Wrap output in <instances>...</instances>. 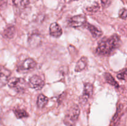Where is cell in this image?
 Segmentation results:
<instances>
[{
	"label": "cell",
	"instance_id": "obj_7",
	"mask_svg": "<svg viewBox=\"0 0 127 126\" xmlns=\"http://www.w3.org/2000/svg\"><path fill=\"white\" fill-rule=\"evenodd\" d=\"M37 66V63L32 58H27L18 67V71L26 72L34 69Z\"/></svg>",
	"mask_w": 127,
	"mask_h": 126
},
{
	"label": "cell",
	"instance_id": "obj_14",
	"mask_svg": "<svg viewBox=\"0 0 127 126\" xmlns=\"http://www.w3.org/2000/svg\"><path fill=\"white\" fill-rule=\"evenodd\" d=\"M15 32H16V29L14 26H9L4 30L3 35L7 39H12L15 35Z\"/></svg>",
	"mask_w": 127,
	"mask_h": 126
},
{
	"label": "cell",
	"instance_id": "obj_3",
	"mask_svg": "<svg viewBox=\"0 0 127 126\" xmlns=\"http://www.w3.org/2000/svg\"><path fill=\"white\" fill-rule=\"evenodd\" d=\"M7 84L10 88H14L15 90L19 93L24 91L27 86L26 80L22 78H11L9 80Z\"/></svg>",
	"mask_w": 127,
	"mask_h": 126
},
{
	"label": "cell",
	"instance_id": "obj_6",
	"mask_svg": "<svg viewBox=\"0 0 127 126\" xmlns=\"http://www.w3.org/2000/svg\"><path fill=\"white\" fill-rule=\"evenodd\" d=\"M29 85L30 87L35 90H40L44 86L45 82L40 76L34 75L31 77L29 81Z\"/></svg>",
	"mask_w": 127,
	"mask_h": 126
},
{
	"label": "cell",
	"instance_id": "obj_15",
	"mask_svg": "<svg viewBox=\"0 0 127 126\" xmlns=\"http://www.w3.org/2000/svg\"><path fill=\"white\" fill-rule=\"evenodd\" d=\"M48 101V98L43 94L38 95L37 100V105L39 108H43L47 105Z\"/></svg>",
	"mask_w": 127,
	"mask_h": 126
},
{
	"label": "cell",
	"instance_id": "obj_11",
	"mask_svg": "<svg viewBox=\"0 0 127 126\" xmlns=\"http://www.w3.org/2000/svg\"><path fill=\"white\" fill-rule=\"evenodd\" d=\"M11 75V72L8 69L2 67L1 69V80H0V83H1V87H2L4 85L7 84L9 80V77Z\"/></svg>",
	"mask_w": 127,
	"mask_h": 126
},
{
	"label": "cell",
	"instance_id": "obj_18",
	"mask_svg": "<svg viewBox=\"0 0 127 126\" xmlns=\"http://www.w3.org/2000/svg\"><path fill=\"white\" fill-rule=\"evenodd\" d=\"M117 78L120 80H124L127 79V69H124L122 71H120L117 75Z\"/></svg>",
	"mask_w": 127,
	"mask_h": 126
},
{
	"label": "cell",
	"instance_id": "obj_5",
	"mask_svg": "<svg viewBox=\"0 0 127 126\" xmlns=\"http://www.w3.org/2000/svg\"><path fill=\"white\" fill-rule=\"evenodd\" d=\"M93 85L90 83H85L84 84V88H83V95L79 98V101L81 104H85L87 103L91 96L93 93Z\"/></svg>",
	"mask_w": 127,
	"mask_h": 126
},
{
	"label": "cell",
	"instance_id": "obj_13",
	"mask_svg": "<svg viewBox=\"0 0 127 126\" xmlns=\"http://www.w3.org/2000/svg\"><path fill=\"white\" fill-rule=\"evenodd\" d=\"M14 6L20 9L26 8L30 4L29 0H12Z\"/></svg>",
	"mask_w": 127,
	"mask_h": 126
},
{
	"label": "cell",
	"instance_id": "obj_12",
	"mask_svg": "<svg viewBox=\"0 0 127 126\" xmlns=\"http://www.w3.org/2000/svg\"><path fill=\"white\" fill-rule=\"evenodd\" d=\"M88 58H87L86 57L84 56L81 57V58H80V59L77 62L74 70H75V71L77 72L82 71V70L85 69V68L86 67L87 65H88Z\"/></svg>",
	"mask_w": 127,
	"mask_h": 126
},
{
	"label": "cell",
	"instance_id": "obj_10",
	"mask_svg": "<svg viewBox=\"0 0 127 126\" xmlns=\"http://www.w3.org/2000/svg\"><path fill=\"white\" fill-rule=\"evenodd\" d=\"M84 25H85L86 28L91 32L92 36H93L94 38H95V39L99 38L102 35V32L100 29L97 28L95 26L88 23H86Z\"/></svg>",
	"mask_w": 127,
	"mask_h": 126
},
{
	"label": "cell",
	"instance_id": "obj_8",
	"mask_svg": "<svg viewBox=\"0 0 127 126\" xmlns=\"http://www.w3.org/2000/svg\"><path fill=\"white\" fill-rule=\"evenodd\" d=\"M42 42V38L39 33H33L28 38V44L30 47L35 48L39 46Z\"/></svg>",
	"mask_w": 127,
	"mask_h": 126
},
{
	"label": "cell",
	"instance_id": "obj_17",
	"mask_svg": "<svg viewBox=\"0 0 127 126\" xmlns=\"http://www.w3.org/2000/svg\"><path fill=\"white\" fill-rule=\"evenodd\" d=\"M14 113L17 119H22L24 117H27L29 116L27 111L22 109H14Z\"/></svg>",
	"mask_w": 127,
	"mask_h": 126
},
{
	"label": "cell",
	"instance_id": "obj_9",
	"mask_svg": "<svg viewBox=\"0 0 127 126\" xmlns=\"http://www.w3.org/2000/svg\"><path fill=\"white\" fill-rule=\"evenodd\" d=\"M49 33L52 37L55 38H59L63 33V31L58 23L53 22L50 25Z\"/></svg>",
	"mask_w": 127,
	"mask_h": 126
},
{
	"label": "cell",
	"instance_id": "obj_20",
	"mask_svg": "<svg viewBox=\"0 0 127 126\" xmlns=\"http://www.w3.org/2000/svg\"><path fill=\"white\" fill-rule=\"evenodd\" d=\"M102 6L105 8L109 7V5L111 3V0H100Z\"/></svg>",
	"mask_w": 127,
	"mask_h": 126
},
{
	"label": "cell",
	"instance_id": "obj_16",
	"mask_svg": "<svg viewBox=\"0 0 127 126\" xmlns=\"http://www.w3.org/2000/svg\"><path fill=\"white\" fill-rule=\"evenodd\" d=\"M104 77H105V80L107 81V82L108 84H109L110 85H112V86H115L116 88H119V85L118 84V83L117 82L116 80H115L114 77L112 76V75L109 73H105L104 74Z\"/></svg>",
	"mask_w": 127,
	"mask_h": 126
},
{
	"label": "cell",
	"instance_id": "obj_19",
	"mask_svg": "<svg viewBox=\"0 0 127 126\" xmlns=\"http://www.w3.org/2000/svg\"><path fill=\"white\" fill-rule=\"evenodd\" d=\"M119 17L122 19H127V9L123 8L119 11Z\"/></svg>",
	"mask_w": 127,
	"mask_h": 126
},
{
	"label": "cell",
	"instance_id": "obj_2",
	"mask_svg": "<svg viewBox=\"0 0 127 126\" xmlns=\"http://www.w3.org/2000/svg\"><path fill=\"white\" fill-rule=\"evenodd\" d=\"M80 109L77 105H73L69 107L64 119V124L67 126H74L78 121Z\"/></svg>",
	"mask_w": 127,
	"mask_h": 126
},
{
	"label": "cell",
	"instance_id": "obj_1",
	"mask_svg": "<svg viewBox=\"0 0 127 126\" xmlns=\"http://www.w3.org/2000/svg\"><path fill=\"white\" fill-rule=\"evenodd\" d=\"M121 44V40L118 35L114 34L105 37L99 41L96 48V53L100 56H109L117 49Z\"/></svg>",
	"mask_w": 127,
	"mask_h": 126
},
{
	"label": "cell",
	"instance_id": "obj_21",
	"mask_svg": "<svg viewBox=\"0 0 127 126\" xmlns=\"http://www.w3.org/2000/svg\"><path fill=\"white\" fill-rule=\"evenodd\" d=\"M98 9H99V6H98V4L96 6H93L92 7H89V8L87 9V10H88V11H90V12H95V11Z\"/></svg>",
	"mask_w": 127,
	"mask_h": 126
},
{
	"label": "cell",
	"instance_id": "obj_4",
	"mask_svg": "<svg viewBox=\"0 0 127 126\" xmlns=\"http://www.w3.org/2000/svg\"><path fill=\"white\" fill-rule=\"evenodd\" d=\"M86 23V17L84 15H77L68 20V25L73 28H78Z\"/></svg>",
	"mask_w": 127,
	"mask_h": 126
}]
</instances>
